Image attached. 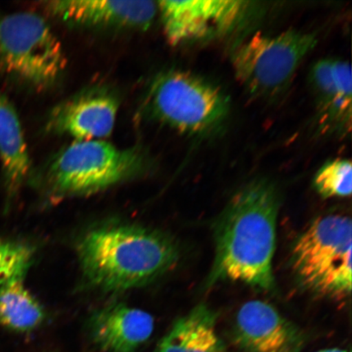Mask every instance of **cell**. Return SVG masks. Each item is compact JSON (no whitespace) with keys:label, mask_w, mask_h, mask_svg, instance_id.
<instances>
[{"label":"cell","mask_w":352,"mask_h":352,"mask_svg":"<svg viewBox=\"0 0 352 352\" xmlns=\"http://www.w3.org/2000/svg\"><path fill=\"white\" fill-rule=\"evenodd\" d=\"M44 318L43 307L25 287L23 277L0 285V327L29 333L37 329Z\"/></svg>","instance_id":"2e32d148"},{"label":"cell","mask_w":352,"mask_h":352,"mask_svg":"<svg viewBox=\"0 0 352 352\" xmlns=\"http://www.w3.org/2000/svg\"><path fill=\"white\" fill-rule=\"evenodd\" d=\"M351 242L349 217L331 214L315 220L294 242L290 259L303 287L334 300L349 297Z\"/></svg>","instance_id":"277c9868"},{"label":"cell","mask_w":352,"mask_h":352,"mask_svg":"<svg viewBox=\"0 0 352 352\" xmlns=\"http://www.w3.org/2000/svg\"><path fill=\"white\" fill-rule=\"evenodd\" d=\"M0 160L10 198L14 197L30 170V158L19 114L0 92Z\"/></svg>","instance_id":"5bb4252c"},{"label":"cell","mask_w":352,"mask_h":352,"mask_svg":"<svg viewBox=\"0 0 352 352\" xmlns=\"http://www.w3.org/2000/svg\"><path fill=\"white\" fill-rule=\"evenodd\" d=\"M147 164L138 147L120 148L103 140L74 142L48 162L43 182L56 197L91 195L142 174Z\"/></svg>","instance_id":"3957f363"},{"label":"cell","mask_w":352,"mask_h":352,"mask_svg":"<svg viewBox=\"0 0 352 352\" xmlns=\"http://www.w3.org/2000/svg\"><path fill=\"white\" fill-rule=\"evenodd\" d=\"M158 352H227L217 331L214 312L204 305L193 308L175 321Z\"/></svg>","instance_id":"9a60e30c"},{"label":"cell","mask_w":352,"mask_h":352,"mask_svg":"<svg viewBox=\"0 0 352 352\" xmlns=\"http://www.w3.org/2000/svg\"><path fill=\"white\" fill-rule=\"evenodd\" d=\"M316 43L314 34L294 30L274 36L257 33L233 52L235 76L253 95L279 94L287 87Z\"/></svg>","instance_id":"52a82bcc"},{"label":"cell","mask_w":352,"mask_h":352,"mask_svg":"<svg viewBox=\"0 0 352 352\" xmlns=\"http://www.w3.org/2000/svg\"><path fill=\"white\" fill-rule=\"evenodd\" d=\"M61 43L41 16L19 12L0 16V69L38 88L64 72Z\"/></svg>","instance_id":"5b68a950"},{"label":"cell","mask_w":352,"mask_h":352,"mask_svg":"<svg viewBox=\"0 0 352 352\" xmlns=\"http://www.w3.org/2000/svg\"><path fill=\"white\" fill-rule=\"evenodd\" d=\"M314 186L324 198L350 197L352 190L351 162L336 160L324 165L314 179Z\"/></svg>","instance_id":"e0dca14e"},{"label":"cell","mask_w":352,"mask_h":352,"mask_svg":"<svg viewBox=\"0 0 352 352\" xmlns=\"http://www.w3.org/2000/svg\"><path fill=\"white\" fill-rule=\"evenodd\" d=\"M52 16L77 25L145 30L157 13V3L111 0H56L43 3Z\"/></svg>","instance_id":"30bf717a"},{"label":"cell","mask_w":352,"mask_h":352,"mask_svg":"<svg viewBox=\"0 0 352 352\" xmlns=\"http://www.w3.org/2000/svg\"><path fill=\"white\" fill-rule=\"evenodd\" d=\"M76 250L86 283L107 293L151 283L179 258L178 245L169 236L133 224L92 228L80 237Z\"/></svg>","instance_id":"7a4b0ae2"},{"label":"cell","mask_w":352,"mask_h":352,"mask_svg":"<svg viewBox=\"0 0 352 352\" xmlns=\"http://www.w3.org/2000/svg\"><path fill=\"white\" fill-rule=\"evenodd\" d=\"M92 340L105 352H135L151 337L153 316L124 303H113L94 312L90 319Z\"/></svg>","instance_id":"4fadbf2b"},{"label":"cell","mask_w":352,"mask_h":352,"mask_svg":"<svg viewBox=\"0 0 352 352\" xmlns=\"http://www.w3.org/2000/svg\"><path fill=\"white\" fill-rule=\"evenodd\" d=\"M33 246L22 242L0 240V285L24 277L33 261Z\"/></svg>","instance_id":"ac0fdd59"},{"label":"cell","mask_w":352,"mask_h":352,"mask_svg":"<svg viewBox=\"0 0 352 352\" xmlns=\"http://www.w3.org/2000/svg\"><path fill=\"white\" fill-rule=\"evenodd\" d=\"M279 206L274 186L262 180L248 184L232 198L215 224V258L208 284L232 280L274 289Z\"/></svg>","instance_id":"6da1fadb"},{"label":"cell","mask_w":352,"mask_h":352,"mask_svg":"<svg viewBox=\"0 0 352 352\" xmlns=\"http://www.w3.org/2000/svg\"><path fill=\"white\" fill-rule=\"evenodd\" d=\"M310 82L321 125L327 130L349 132L352 111L350 64L341 60H320L311 70Z\"/></svg>","instance_id":"7c38bea8"},{"label":"cell","mask_w":352,"mask_h":352,"mask_svg":"<svg viewBox=\"0 0 352 352\" xmlns=\"http://www.w3.org/2000/svg\"><path fill=\"white\" fill-rule=\"evenodd\" d=\"M235 338L246 352H301L305 342L300 329L258 300L245 303L237 312Z\"/></svg>","instance_id":"9c48e42d"},{"label":"cell","mask_w":352,"mask_h":352,"mask_svg":"<svg viewBox=\"0 0 352 352\" xmlns=\"http://www.w3.org/2000/svg\"><path fill=\"white\" fill-rule=\"evenodd\" d=\"M147 105L158 121L188 134L214 129L228 111V100L217 87L179 70H169L154 79Z\"/></svg>","instance_id":"8992f818"},{"label":"cell","mask_w":352,"mask_h":352,"mask_svg":"<svg viewBox=\"0 0 352 352\" xmlns=\"http://www.w3.org/2000/svg\"><path fill=\"white\" fill-rule=\"evenodd\" d=\"M165 36L171 45L226 32L243 13L245 2L233 0L157 1Z\"/></svg>","instance_id":"ba28073f"},{"label":"cell","mask_w":352,"mask_h":352,"mask_svg":"<svg viewBox=\"0 0 352 352\" xmlns=\"http://www.w3.org/2000/svg\"><path fill=\"white\" fill-rule=\"evenodd\" d=\"M316 352H350L349 351L345 350V349H324L320 350Z\"/></svg>","instance_id":"d6986e66"},{"label":"cell","mask_w":352,"mask_h":352,"mask_svg":"<svg viewBox=\"0 0 352 352\" xmlns=\"http://www.w3.org/2000/svg\"><path fill=\"white\" fill-rule=\"evenodd\" d=\"M118 103L104 91H91L56 107L47 122L54 133L73 138L74 142L107 138L116 125Z\"/></svg>","instance_id":"8fae6325"}]
</instances>
